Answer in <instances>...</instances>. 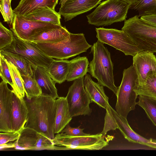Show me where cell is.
Segmentation results:
<instances>
[{
    "label": "cell",
    "mask_w": 156,
    "mask_h": 156,
    "mask_svg": "<svg viewBox=\"0 0 156 156\" xmlns=\"http://www.w3.org/2000/svg\"><path fill=\"white\" fill-rule=\"evenodd\" d=\"M26 102L28 113L24 127L42 133L53 140L55 137L56 99L42 94Z\"/></svg>",
    "instance_id": "1"
},
{
    "label": "cell",
    "mask_w": 156,
    "mask_h": 156,
    "mask_svg": "<svg viewBox=\"0 0 156 156\" xmlns=\"http://www.w3.org/2000/svg\"><path fill=\"white\" fill-rule=\"evenodd\" d=\"M93 58L89 64L88 72L98 83L111 90L117 95L118 87L115 84L113 65L110 52L104 44L98 40L91 46Z\"/></svg>",
    "instance_id": "2"
},
{
    "label": "cell",
    "mask_w": 156,
    "mask_h": 156,
    "mask_svg": "<svg viewBox=\"0 0 156 156\" xmlns=\"http://www.w3.org/2000/svg\"><path fill=\"white\" fill-rule=\"evenodd\" d=\"M39 48L48 56L57 59H67L86 52L91 45L83 33H70L67 40L55 43L38 42Z\"/></svg>",
    "instance_id": "3"
},
{
    "label": "cell",
    "mask_w": 156,
    "mask_h": 156,
    "mask_svg": "<svg viewBox=\"0 0 156 156\" xmlns=\"http://www.w3.org/2000/svg\"><path fill=\"white\" fill-rule=\"evenodd\" d=\"M122 30L132 39L141 51L156 52V27L136 15L125 20Z\"/></svg>",
    "instance_id": "4"
},
{
    "label": "cell",
    "mask_w": 156,
    "mask_h": 156,
    "mask_svg": "<svg viewBox=\"0 0 156 156\" xmlns=\"http://www.w3.org/2000/svg\"><path fill=\"white\" fill-rule=\"evenodd\" d=\"M131 5L121 0H107L87 16L89 24L99 26L110 25L125 20Z\"/></svg>",
    "instance_id": "5"
},
{
    "label": "cell",
    "mask_w": 156,
    "mask_h": 156,
    "mask_svg": "<svg viewBox=\"0 0 156 156\" xmlns=\"http://www.w3.org/2000/svg\"><path fill=\"white\" fill-rule=\"evenodd\" d=\"M137 76L133 66L124 69L121 84L118 87L116 111L120 115L127 119L129 112L134 110L137 105L138 95L134 90Z\"/></svg>",
    "instance_id": "6"
},
{
    "label": "cell",
    "mask_w": 156,
    "mask_h": 156,
    "mask_svg": "<svg viewBox=\"0 0 156 156\" xmlns=\"http://www.w3.org/2000/svg\"><path fill=\"white\" fill-rule=\"evenodd\" d=\"M106 110L104 126L100 134L105 136L108 131L118 129L129 142L156 149V140L145 138L135 132L129 125L127 119L119 115L109 103Z\"/></svg>",
    "instance_id": "7"
},
{
    "label": "cell",
    "mask_w": 156,
    "mask_h": 156,
    "mask_svg": "<svg viewBox=\"0 0 156 156\" xmlns=\"http://www.w3.org/2000/svg\"><path fill=\"white\" fill-rule=\"evenodd\" d=\"M102 134L74 136L60 133L55 136V144L61 147V150H96L102 149L108 144Z\"/></svg>",
    "instance_id": "8"
},
{
    "label": "cell",
    "mask_w": 156,
    "mask_h": 156,
    "mask_svg": "<svg viewBox=\"0 0 156 156\" xmlns=\"http://www.w3.org/2000/svg\"><path fill=\"white\" fill-rule=\"evenodd\" d=\"M14 35L11 44L2 50L22 56L30 62L34 68L40 66L47 69L54 59L45 54L36 43L22 39Z\"/></svg>",
    "instance_id": "9"
},
{
    "label": "cell",
    "mask_w": 156,
    "mask_h": 156,
    "mask_svg": "<svg viewBox=\"0 0 156 156\" xmlns=\"http://www.w3.org/2000/svg\"><path fill=\"white\" fill-rule=\"evenodd\" d=\"M96 37L101 42L120 51L126 55L134 56L141 51L124 31L115 29L96 28Z\"/></svg>",
    "instance_id": "10"
},
{
    "label": "cell",
    "mask_w": 156,
    "mask_h": 156,
    "mask_svg": "<svg viewBox=\"0 0 156 156\" xmlns=\"http://www.w3.org/2000/svg\"><path fill=\"white\" fill-rule=\"evenodd\" d=\"M84 80L83 77L74 80L66 97L72 117L89 115L92 112L90 107L91 100L85 89Z\"/></svg>",
    "instance_id": "11"
},
{
    "label": "cell",
    "mask_w": 156,
    "mask_h": 156,
    "mask_svg": "<svg viewBox=\"0 0 156 156\" xmlns=\"http://www.w3.org/2000/svg\"><path fill=\"white\" fill-rule=\"evenodd\" d=\"M16 149L20 150H58L53 140L44 134L29 127H24L14 142Z\"/></svg>",
    "instance_id": "12"
},
{
    "label": "cell",
    "mask_w": 156,
    "mask_h": 156,
    "mask_svg": "<svg viewBox=\"0 0 156 156\" xmlns=\"http://www.w3.org/2000/svg\"><path fill=\"white\" fill-rule=\"evenodd\" d=\"M12 25L11 29L16 37L29 41L46 31L62 27V25L26 20L15 14Z\"/></svg>",
    "instance_id": "13"
},
{
    "label": "cell",
    "mask_w": 156,
    "mask_h": 156,
    "mask_svg": "<svg viewBox=\"0 0 156 156\" xmlns=\"http://www.w3.org/2000/svg\"><path fill=\"white\" fill-rule=\"evenodd\" d=\"M133 66L137 76L136 83H145L148 79L156 77V57L154 53L142 51L133 56Z\"/></svg>",
    "instance_id": "14"
},
{
    "label": "cell",
    "mask_w": 156,
    "mask_h": 156,
    "mask_svg": "<svg viewBox=\"0 0 156 156\" xmlns=\"http://www.w3.org/2000/svg\"><path fill=\"white\" fill-rule=\"evenodd\" d=\"M59 14L65 21L87 12L95 7L101 0H60Z\"/></svg>",
    "instance_id": "15"
},
{
    "label": "cell",
    "mask_w": 156,
    "mask_h": 156,
    "mask_svg": "<svg viewBox=\"0 0 156 156\" xmlns=\"http://www.w3.org/2000/svg\"><path fill=\"white\" fill-rule=\"evenodd\" d=\"M13 91L2 80L0 83V132H12L11 116Z\"/></svg>",
    "instance_id": "16"
},
{
    "label": "cell",
    "mask_w": 156,
    "mask_h": 156,
    "mask_svg": "<svg viewBox=\"0 0 156 156\" xmlns=\"http://www.w3.org/2000/svg\"><path fill=\"white\" fill-rule=\"evenodd\" d=\"M13 91L11 116V127L13 132H19L25 127L28 110L24 98Z\"/></svg>",
    "instance_id": "17"
},
{
    "label": "cell",
    "mask_w": 156,
    "mask_h": 156,
    "mask_svg": "<svg viewBox=\"0 0 156 156\" xmlns=\"http://www.w3.org/2000/svg\"><path fill=\"white\" fill-rule=\"evenodd\" d=\"M84 85L91 102L106 109L109 98L105 92L103 86L93 81L90 75L88 74L84 78Z\"/></svg>",
    "instance_id": "18"
},
{
    "label": "cell",
    "mask_w": 156,
    "mask_h": 156,
    "mask_svg": "<svg viewBox=\"0 0 156 156\" xmlns=\"http://www.w3.org/2000/svg\"><path fill=\"white\" fill-rule=\"evenodd\" d=\"M34 73L35 79L41 89L42 94L48 95L55 99L59 97L55 86L56 83L50 77L46 68L37 66L34 68Z\"/></svg>",
    "instance_id": "19"
},
{
    "label": "cell",
    "mask_w": 156,
    "mask_h": 156,
    "mask_svg": "<svg viewBox=\"0 0 156 156\" xmlns=\"http://www.w3.org/2000/svg\"><path fill=\"white\" fill-rule=\"evenodd\" d=\"M55 133H61L72 119L66 97H59L56 99Z\"/></svg>",
    "instance_id": "20"
},
{
    "label": "cell",
    "mask_w": 156,
    "mask_h": 156,
    "mask_svg": "<svg viewBox=\"0 0 156 156\" xmlns=\"http://www.w3.org/2000/svg\"><path fill=\"white\" fill-rule=\"evenodd\" d=\"M21 16L29 20L41 21L61 25L60 21L61 15L56 12L55 9L47 6L39 7L32 12Z\"/></svg>",
    "instance_id": "21"
},
{
    "label": "cell",
    "mask_w": 156,
    "mask_h": 156,
    "mask_svg": "<svg viewBox=\"0 0 156 156\" xmlns=\"http://www.w3.org/2000/svg\"><path fill=\"white\" fill-rule=\"evenodd\" d=\"M58 0H20L13 11L15 14L23 16L32 12L40 7L47 6L55 9Z\"/></svg>",
    "instance_id": "22"
},
{
    "label": "cell",
    "mask_w": 156,
    "mask_h": 156,
    "mask_svg": "<svg viewBox=\"0 0 156 156\" xmlns=\"http://www.w3.org/2000/svg\"><path fill=\"white\" fill-rule=\"evenodd\" d=\"M70 64V61L54 59L47 69L51 79L56 83L60 84L66 80Z\"/></svg>",
    "instance_id": "23"
},
{
    "label": "cell",
    "mask_w": 156,
    "mask_h": 156,
    "mask_svg": "<svg viewBox=\"0 0 156 156\" xmlns=\"http://www.w3.org/2000/svg\"><path fill=\"white\" fill-rule=\"evenodd\" d=\"M70 33L65 27H62L46 31L33 37L30 41L35 43H55L68 39Z\"/></svg>",
    "instance_id": "24"
},
{
    "label": "cell",
    "mask_w": 156,
    "mask_h": 156,
    "mask_svg": "<svg viewBox=\"0 0 156 156\" xmlns=\"http://www.w3.org/2000/svg\"><path fill=\"white\" fill-rule=\"evenodd\" d=\"M70 61V66L66 80L74 81L84 77L88 72L89 62L86 56H78Z\"/></svg>",
    "instance_id": "25"
},
{
    "label": "cell",
    "mask_w": 156,
    "mask_h": 156,
    "mask_svg": "<svg viewBox=\"0 0 156 156\" xmlns=\"http://www.w3.org/2000/svg\"><path fill=\"white\" fill-rule=\"evenodd\" d=\"M0 54L7 61L14 65L21 75L34 73V67L30 62L22 55L4 51L0 50Z\"/></svg>",
    "instance_id": "26"
},
{
    "label": "cell",
    "mask_w": 156,
    "mask_h": 156,
    "mask_svg": "<svg viewBox=\"0 0 156 156\" xmlns=\"http://www.w3.org/2000/svg\"><path fill=\"white\" fill-rule=\"evenodd\" d=\"M21 76L25 94L29 100L42 94L41 89L35 79L34 73L31 75Z\"/></svg>",
    "instance_id": "27"
},
{
    "label": "cell",
    "mask_w": 156,
    "mask_h": 156,
    "mask_svg": "<svg viewBox=\"0 0 156 156\" xmlns=\"http://www.w3.org/2000/svg\"><path fill=\"white\" fill-rule=\"evenodd\" d=\"M5 60L10 70L13 84V86L12 87V90L18 95L24 98L25 93L24 87L23 80L21 74L14 65L11 62L8 61L5 59Z\"/></svg>",
    "instance_id": "28"
},
{
    "label": "cell",
    "mask_w": 156,
    "mask_h": 156,
    "mask_svg": "<svg viewBox=\"0 0 156 156\" xmlns=\"http://www.w3.org/2000/svg\"><path fill=\"white\" fill-rule=\"evenodd\" d=\"M137 105L145 111L147 117L156 126V100L147 97L139 95Z\"/></svg>",
    "instance_id": "29"
},
{
    "label": "cell",
    "mask_w": 156,
    "mask_h": 156,
    "mask_svg": "<svg viewBox=\"0 0 156 156\" xmlns=\"http://www.w3.org/2000/svg\"><path fill=\"white\" fill-rule=\"evenodd\" d=\"M134 90L138 96H144L156 100V77L149 78L142 85L136 83Z\"/></svg>",
    "instance_id": "30"
},
{
    "label": "cell",
    "mask_w": 156,
    "mask_h": 156,
    "mask_svg": "<svg viewBox=\"0 0 156 156\" xmlns=\"http://www.w3.org/2000/svg\"><path fill=\"white\" fill-rule=\"evenodd\" d=\"M130 7L137 12L139 17L156 15V0H139Z\"/></svg>",
    "instance_id": "31"
},
{
    "label": "cell",
    "mask_w": 156,
    "mask_h": 156,
    "mask_svg": "<svg viewBox=\"0 0 156 156\" xmlns=\"http://www.w3.org/2000/svg\"><path fill=\"white\" fill-rule=\"evenodd\" d=\"M12 0H0V10L4 21L12 25L15 14L11 7Z\"/></svg>",
    "instance_id": "32"
},
{
    "label": "cell",
    "mask_w": 156,
    "mask_h": 156,
    "mask_svg": "<svg viewBox=\"0 0 156 156\" xmlns=\"http://www.w3.org/2000/svg\"><path fill=\"white\" fill-rule=\"evenodd\" d=\"M14 35L12 32L0 23V50L10 45L12 43Z\"/></svg>",
    "instance_id": "33"
},
{
    "label": "cell",
    "mask_w": 156,
    "mask_h": 156,
    "mask_svg": "<svg viewBox=\"0 0 156 156\" xmlns=\"http://www.w3.org/2000/svg\"><path fill=\"white\" fill-rule=\"evenodd\" d=\"M0 75L3 81L12 87L13 82L9 66L4 58L0 55Z\"/></svg>",
    "instance_id": "34"
},
{
    "label": "cell",
    "mask_w": 156,
    "mask_h": 156,
    "mask_svg": "<svg viewBox=\"0 0 156 156\" xmlns=\"http://www.w3.org/2000/svg\"><path fill=\"white\" fill-rule=\"evenodd\" d=\"M21 131L12 132H0V144L16 141L19 137Z\"/></svg>",
    "instance_id": "35"
},
{
    "label": "cell",
    "mask_w": 156,
    "mask_h": 156,
    "mask_svg": "<svg viewBox=\"0 0 156 156\" xmlns=\"http://www.w3.org/2000/svg\"><path fill=\"white\" fill-rule=\"evenodd\" d=\"M80 126L76 128H73L71 127L69 124L66 126L61 133L74 136H85L90 135V134L86 133H84L83 132L84 129L80 128Z\"/></svg>",
    "instance_id": "36"
},
{
    "label": "cell",
    "mask_w": 156,
    "mask_h": 156,
    "mask_svg": "<svg viewBox=\"0 0 156 156\" xmlns=\"http://www.w3.org/2000/svg\"><path fill=\"white\" fill-rule=\"evenodd\" d=\"M140 18L149 24L156 27V15L143 16Z\"/></svg>",
    "instance_id": "37"
},
{
    "label": "cell",
    "mask_w": 156,
    "mask_h": 156,
    "mask_svg": "<svg viewBox=\"0 0 156 156\" xmlns=\"http://www.w3.org/2000/svg\"><path fill=\"white\" fill-rule=\"evenodd\" d=\"M15 143H6L2 144H0V150L6 148H13L15 147Z\"/></svg>",
    "instance_id": "38"
},
{
    "label": "cell",
    "mask_w": 156,
    "mask_h": 156,
    "mask_svg": "<svg viewBox=\"0 0 156 156\" xmlns=\"http://www.w3.org/2000/svg\"><path fill=\"white\" fill-rule=\"evenodd\" d=\"M129 3L131 6L136 3L139 0H121Z\"/></svg>",
    "instance_id": "39"
}]
</instances>
